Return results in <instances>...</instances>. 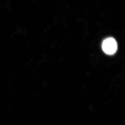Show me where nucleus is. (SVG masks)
Segmentation results:
<instances>
[{"instance_id": "1", "label": "nucleus", "mask_w": 125, "mask_h": 125, "mask_svg": "<svg viewBox=\"0 0 125 125\" xmlns=\"http://www.w3.org/2000/svg\"><path fill=\"white\" fill-rule=\"evenodd\" d=\"M102 49L104 52L108 55L114 54L117 49V44L115 40L113 38H108L103 41Z\"/></svg>"}]
</instances>
